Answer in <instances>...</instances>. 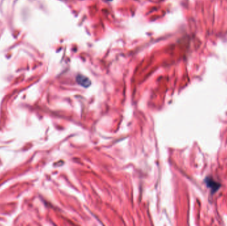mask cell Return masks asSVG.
Instances as JSON below:
<instances>
[{
  "label": "cell",
  "mask_w": 227,
  "mask_h": 226,
  "mask_svg": "<svg viewBox=\"0 0 227 226\" xmlns=\"http://www.w3.org/2000/svg\"><path fill=\"white\" fill-rule=\"evenodd\" d=\"M77 82L79 84L84 87H88L90 85V80L84 76H78L77 77Z\"/></svg>",
  "instance_id": "6da1fadb"
}]
</instances>
